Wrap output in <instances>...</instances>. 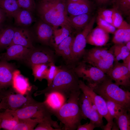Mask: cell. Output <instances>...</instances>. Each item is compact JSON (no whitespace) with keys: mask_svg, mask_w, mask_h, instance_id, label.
Segmentation results:
<instances>
[{"mask_svg":"<svg viewBox=\"0 0 130 130\" xmlns=\"http://www.w3.org/2000/svg\"><path fill=\"white\" fill-rule=\"evenodd\" d=\"M92 88L105 100L115 102L130 111V92L120 87L108 76L102 82Z\"/></svg>","mask_w":130,"mask_h":130,"instance_id":"cell-4","label":"cell"},{"mask_svg":"<svg viewBox=\"0 0 130 130\" xmlns=\"http://www.w3.org/2000/svg\"><path fill=\"white\" fill-rule=\"evenodd\" d=\"M49 64H37L33 65L31 67L34 81L37 80L41 81L43 79H45Z\"/></svg>","mask_w":130,"mask_h":130,"instance_id":"cell-33","label":"cell"},{"mask_svg":"<svg viewBox=\"0 0 130 130\" xmlns=\"http://www.w3.org/2000/svg\"><path fill=\"white\" fill-rule=\"evenodd\" d=\"M109 112L113 118H116L126 110H128L124 107L115 102L106 100Z\"/></svg>","mask_w":130,"mask_h":130,"instance_id":"cell-35","label":"cell"},{"mask_svg":"<svg viewBox=\"0 0 130 130\" xmlns=\"http://www.w3.org/2000/svg\"><path fill=\"white\" fill-rule=\"evenodd\" d=\"M114 7L126 15L130 12V0H112Z\"/></svg>","mask_w":130,"mask_h":130,"instance_id":"cell-36","label":"cell"},{"mask_svg":"<svg viewBox=\"0 0 130 130\" xmlns=\"http://www.w3.org/2000/svg\"><path fill=\"white\" fill-rule=\"evenodd\" d=\"M66 7L68 16H74L90 13L92 5L89 0H80L76 2L66 0Z\"/></svg>","mask_w":130,"mask_h":130,"instance_id":"cell-19","label":"cell"},{"mask_svg":"<svg viewBox=\"0 0 130 130\" xmlns=\"http://www.w3.org/2000/svg\"><path fill=\"white\" fill-rule=\"evenodd\" d=\"M96 127L94 124L90 122L89 123H86L83 125L81 124L79 125L76 130H93Z\"/></svg>","mask_w":130,"mask_h":130,"instance_id":"cell-42","label":"cell"},{"mask_svg":"<svg viewBox=\"0 0 130 130\" xmlns=\"http://www.w3.org/2000/svg\"><path fill=\"white\" fill-rule=\"evenodd\" d=\"M110 0H95L96 3L98 5H101L107 3Z\"/></svg>","mask_w":130,"mask_h":130,"instance_id":"cell-45","label":"cell"},{"mask_svg":"<svg viewBox=\"0 0 130 130\" xmlns=\"http://www.w3.org/2000/svg\"><path fill=\"white\" fill-rule=\"evenodd\" d=\"M128 110H126L121 114L115 119L116 124L120 130H130V117Z\"/></svg>","mask_w":130,"mask_h":130,"instance_id":"cell-34","label":"cell"},{"mask_svg":"<svg viewBox=\"0 0 130 130\" xmlns=\"http://www.w3.org/2000/svg\"><path fill=\"white\" fill-rule=\"evenodd\" d=\"M14 65L5 60H0V91L12 86Z\"/></svg>","mask_w":130,"mask_h":130,"instance_id":"cell-14","label":"cell"},{"mask_svg":"<svg viewBox=\"0 0 130 130\" xmlns=\"http://www.w3.org/2000/svg\"><path fill=\"white\" fill-rule=\"evenodd\" d=\"M0 8L7 16L12 17L21 8L16 0H0Z\"/></svg>","mask_w":130,"mask_h":130,"instance_id":"cell-29","label":"cell"},{"mask_svg":"<svg viewBox=\"0 0 130 130\" xmlns=\"http://www.w3.org/2000/svg\"><path fill=\"white\" fill-rule=\"evenodd\" d=\"M69 0L72 2H76V1H78L80 0Z\"/></svg>","mask_w":130,"mask_h":130,"instance_id":"cell-47","label":"cell"},{"mask_svg":"<svg viewBox=\"0 0 130 130\" xmlns=\"http://www.w3.org/2000/svg\"><path fill=\"white\" fill-rule=\"evenodd\" d=\"M109 51L106 48L98 46L86 50L82 58V61L94 66Z\"/></svg>","mask_w":130,"mask_h":130,"instance_id":"cell-21","label":"cell"},{"mask_svg":"<svg viewBox=\"0 0 130 130\" xmlns=\"http://www.w3.org/2000/svg\"><path fill=\"white\" fill-rule=\"evenodd\" d=\"M15 27L8 26L0 30V49L6 48L12 43Z\"/></svg>","mask_w":130,"mask_h":130,"instance_id":"cell-27","label":"cell"},{"mask_svg":"<svg viewBox=\"0 0 130 130\" xmlns=\"http://www.w3.org/2000/svg\"><path fill=\"white\" fill-rule=\"evenodd\" d=\"M79 84L80 90L89 98L99 114L106 120L107 124L103 125L102 129L105 130H111L114 123L113 119L109 112L106 100L95 92L93 89L85 84L84 81L79 80Z\"/></svg>","mask_w":130,"mask_h":130,"instance_id":"cell-7","label":"cell"},{"mask_svg":"<svg viewBox=\"0 0 130 130\" xmlns=\"http://www.w3.org/2000/svg\"><path fill=\"white\" fill-rule=\"evenodd\" d=\"M34 39L32 31L28 27H15L14 37L11 44H18L31 49L34 47Z\"/></svg>","mask_w":130,"mask_h":130,"instance_id":"cell-16","label":"cell"},{"mask_svg":"<svg viewBox=\"0 0 130 130\" xmlns=\"http://www.w3.org/2000/svg\"><path fill=\"white\" fill-rule=\"evenodd\" d=\"M106 75L119 86H130V71L123 63L115 61L113 67Z\"/></svg>","mask_w":130,"mask_h":130,"instance_id":"cell-12","label":"cell"},{"mask_svg":"<svg viewBox=\"0 0 130 130\" xmlns=\"http://www.w3.org/2000/svg\"><path fill=\"white\" fill-rule=\"evenodd\" d=\"M125 44L128 49L130 51V41L126 42Z\"/></svg>","mask_w":130,"mask_h":130,"instance_id":"cell-46","label":"cell"},{"mask_svg":"<svg viewBox=\"0 0 130 130\" xmlns=\"http://www.w3.org/2000/svg\"><path fill=\"white\" fill-rule=\"evenodd\" d=\"M1 109H1V107L0 106V110Z\"/></svg>","mask_w":130,"mask_h":130,"instance_id":"cell-48","label":"cell"},{"mask_svg":"<svg viewBox=\"0 0 130 130\" xmlns=\"http://www.w3.org/2000/svg\"><path fill=\"white\" fill-rule=\"evenodd\" d=\"M60 67L56 66L54 62L51 63L49 64L48 68L45 78L47 81V86L50 85L51 83L58 72Z\"/></svg>","mask_w":130,"mask_h":130,"instance_id":"cell-37","label":"cell"},{"mask_svg":"<svg viewBox=\"0 0 130 130\" xmlns=\"http://www.w3.org/2000/svg\"><path fill=\"white\" fill-rule=\"evenodd\" d=\"M79 78L71 70L62 68L60 69L51 84L43 90L36 91L34 96L57 92L65 95L68 99L73 91L80 90Z\"/></svg>","mask_w":130,"mask_h":130,"instance_id":"cell-3","label":"cell"},{"mask_svg":"<svg viewBox=\"0 0 130 130\" xmlns=\"http://www.w3.org/2000/svg\"><path fill=\"white\" fill-rule=\"evenodd\" d=\"M20 7L33 13L36 10L35 0H16Z\"/></svg>","mask_w":130,"mask_h":130,"instance_id":"cell-41","label":"cell"},{"mask_svg":"<svg viewBox=\"0 0 130 130\" xmlns=\"http://www.w3.org/2000/svg\"><path fill=\"white\" fill-rule=\"evenodd\" d=\"M6 16H7L5 13L2 11L0 12V30L2 24L4 21Z\"/></svg>","mask_w":130,"mask_h":130,"instance_id":"cell-44","label":"cell"},{"mask_svg":"<svg viewBox=\"0 0 130 130\" xmlns=\"http://www.w3.org/2000/svg\"><path fill=\"white\" fill-rule=\"evenodd\" d=\"M18 119L10 110H6L4 112H0V129L13 130Z\"/></svg>","mask_w":130,"mask_h":130,"instance_id":"cell-24","label":"cell"},{"mask_svg":"<svg viewBox=\"0 0 130 130\" xmlns=\"http://www.w3.org/2000/svg\"><path fill=\"white\" fill-rule=\"evenodd\" d=\"M109 38V33L98 26L93 29L88 34L87 43L96 46L102 47L108 42Z\"/></svg>","mask_w":130,"mask_h":130,"instance_id":"cell-17","label":"cell"},{"mask_svg":"<svg viewBox=\"0 0 130 130\" xmlns=\"http://www.w3.org/2000/svg\"><path fill=\"white\" fill-rule=\"evenodd\" d=\"M44 101L53 113L60 109L66 102L68 98L62 94L53 92L44 95Z\"/></svg>","mask_w":130,"mask_h":130,"instance_id":"cell-22","label":"cell"},{"mask_svg":"<svg viewBox=\"0 0 130 130\" xmlns=\"http://www.w3.org/2000/svg\"><path fill=\"white\" fill-rule=\"evenodd\" d=\"M13 130H33L42 120L36 118L18 119Z\"/></svg>","mask_w":130,"mask_h":130,"instance_id":"cell-30","label":"cell"},{"mask_svg":"<svg viewBox=\"0 0 130 130\" xmlns=\"http://www.w3.org/2000/svg\"><path fill=\"white\" fill-rule=\"evenodd\" d=\"M73 69L79 78L86 80L87 85L91 88L100 84L107 76L97 67L82 61L77 63Z\"/></svg>","mask_w":130,"mask_h":130,"instance_id":"cell-8","label":"cell"},{"mask_svg":"<svg viewBox=\"0 0 130 130\" xmlns=\"http://www.w3.org/2000/svg\"><path fill=\"white\" fill-rule=\"evenodd\" d=\"M11 110L18 119L36 118L54 123L57 122L52 119L53 113L44 101L39 102L33 99L22 107L15 110Z\"/></svg>","mask_w":130,"mask_h":130,"instance_id":"cell-5","label":"cell"},{"mask_svg":"<svg viewBox=\"0 0 130 130\" xmlns=\"http://www.w3.org/2000/svg\"><path fill=\"white\" fill-rule=\"evenodd\" d=\"M96 20L95 16L91 17L86 25L74 37L72 47L73 63H77L82 58L86 51L87 36L93 29Z\"/></svg>","mask_w":130,"mask_h":130,"instance_id":"cell-9","label":"cell"},{"mask_svg":"<svg viewBox=\"0 0 130 130\" xmlns=\"http://www.w3.org/2000/svg\"><path fill=\"white\" fill-rule=\"evenodd\" d=\"M112 39L114 44H125L130 41V27L117 29L114 33Z\"/></svg>","mask_w":130,"mask_h":130,"instance_id":"cell-31","label":"cell"},{"mask_svg":"<svg viewBox=\"0 0 130 130\" xmlns=\"http://www.w3.org/2000/svg\"><path fill=\"white\" fill-rule=\"evenodd\" d=\"M114 11L113 8L112 9L101 8L98 11V16L112 25Z\"/></svg>","mask_w":130,"mask_h":130,"instance_id":"cell-38","label":"cell"},{"mask_svg":"<svg viewBox=\"0 0 130 130\" xmlns=\"http://www.w3.org/2000/svg\"><path fill=\"white\" fill-rule=\"evenodd\" d=\"M0 59H1V56H0Z\"/></svg>","mask_w":130,"mask_h":130,"instance_id":"cell-49","label":"cell"},{"mask_svg":"<svg viewBox=\"0 0 130 130\" xmlns=\"http://www.w3.org/2000/svg\"><path fill=\"white\" fill-rule=\"evenodd\" d=\"M33 86H30L28 79L21 74L19 71H15L12 86L15 92L25 95Z\"/></svg>","mask_w":130,"mask_h":130,"instance_id":"cell-20","label":"cell"},{"mask_svg":"<svg viewBox=\"0 0 130 130\" xmlns=\"http://www.w3.org/2000/svg\"><path fill=\"white\" fill-rule=\"evenodd\" d=\"M32 31L34 39L41 44L46 46L52 45L53 28L41 20L37 22Z\"/></svg>","mask_w":130,"mask_h":130,"instance_id":"cell-13","label":"cell"},{"mask_svg":"<svg viewBox=\"0 0 130 130\" xmlns=\"http://www.w3.org/2000/svg\"><path fill=\"white\" fill-rule=\"evenodd\" d=\"M66 0H40L36 10L40 20L53 28L69 25L66 7Z\"/></svg>","mask_w":130,"mask_h":130,"instance_id":"cell-1","label":"cell"},{"mask_svg":"<svg viewBox=\"0 0 130 130\" xmlns=\"http://www.w3.org/2000/svg\"><path fill=\"white\" fill-rule=\"evenodd\" d=\"M110 50L113 53L115 61H116L123 60L130 54V51L124 43L115 44Z\"/></svg>","mask_w":130,"mask_h":130,"instance_id":"cell-32","label":"cell"},{"mask_svg":"<svg viewBox=\"0 0 130 130\" xmlns=\"http://www.w3.org/2000/svg\"><path fill=\"white\" fill-rule=\"evenodd\" d=\"M114 61V56L112 51L110 50L93 66L98 68L106 74L113 67Z\"/></svg>","mask_w":130,"mask_h":130,"instance_id":"cell-28","label":"cell"},{"mask_svg":"<svg viewBox=\"0 0 130 130\" xmlns=\"http://www.w3.org/2000/svg\"><path fill=\"white\" fill-rule=\"evenodd\" d=\"M6 49V52L0 55V60L8 62L13 60L24 61L30 49L18 44H11Z\"/></svg>","mask_w":130,"mask_h":130,"instance_id":"cell-15","label":"cell"},{"mask_svg":"<svg viewBox=\"0 0 130 130\" xmlns=\"http://www.w3.org/2000/svg\"><path fill=\"white\" fill-rule=\"evenodd\" d=\"M78 102L84 119L88 118L96 127L102 128L103 126V117L99 114L89 98L83 93H81Z\"/></svg>","mask_w":130,"mask_h":130,"instance_id":"cell-10","label":"cell"},{"mask_svg":"<svg viewBox=\"0 0 130 130\" xmlns=\"http://www.w3.org/2000/svg\"><path fill=\"white\" fill-rule=\"evenodd\" d=\"M113 8L112 25L116 29H118L122 26L126 21L124 20L121 12L115 8Z\"/></svg>","mask_w":130,"mask_h":130,"instance_id":"cell-39","label":"cell"},{"mask_svg":"<svg viewBox=\"0 0 130 130\" xmlns=\"http://www.w3.org/2000/svg\"><path fill=\"white\" fill-rule=\"evenodd\" d=\"M16 27H28L34 21L33 13L27 10L20 8L13 15Z\"/></svg>","mask_w":130,"mask_h":130,"instance_id":"cell-23","label":"cell"},{"mask_svg":"<svg viewBox=\"0 0 130 130\" xmlns=\"http://www.w3.org/2000/svg\"><path fill=\"white\" fill-rule=\"evenodd\" d=\"M80 90L72 92L66 102L53 115L63 124L62 129L65 130H75L81 124L84 119L79 106L78 100Z\"/></svg>","mask_w":130,"mask_h":130,"instance_id":"cell-2","label":"cell"},{"mask_svg":"<svg viewBox=\"0 0 130 130\" xmlns=\"http://www.w3.org/2000/svg\"><path fill=\"white\" fill-rule=\"evenodd\" d=\"M51 52L46 49L34 47L30 49L24 60L30 67L39 64H48L54 62V58Z\"/></svg>","mask_w":130,"mask_h":130,"instance_id":"cell-11","label":"cell"},{"mask_svg":"<svg viewBox=\"0 0 130 130\" xmlns=\"http://www.w3.org/2000/svg\"><path fill=\"white\" fill-rule=\"evenodd\" d=\"M96 19L98 26L109 33L114 34L116 28L113 25L98 16Z\"/></svg>","mask_w":130,"mask_h":130,"instance_id":"cell-40","label":"cell"},{"mask_svg":"<svg viewBox=\"0 0 130 130\" xmlns=\"http://www.w3.org/2000/svg\"><path fill=\"white\" fill-rule=\"evenodd\" d=\"M123 60L122 63L130 71V54Z\"/></svg>","mask_w":130,"mask_h":130,"instance_id":"cell-43","label":"cell"},{"mask_svg":"<svg viewBox=\"0 0 130 130\" xmlns=\"http://www.w3.org/2000/svg\"><path fill=\"white\" fill-rule=\"evenodd\" d=\"M74 37L71 34L54 48L55 53L68 63H73L72 47Z\"/></svg>","mask_w":130,"mask_h":130,"instance_id":"cell-18","label":"cell"},{"mask_svg":"<svg viewBox=\"0 0 130 130\" xmlns=\"http://www.w3.org/2000/svg\"><path fill=\"white\" fill-rule=\"evenodd\" d=\"M37 89L34 85L25 95L17 92L14 93L10 90L1 91H0V106L2 109L5 110H15L19 109L33 99L32 95Z\"/></svg>","mask_w":130,"mask_h":130,"instance_id":"cell-6","label":"cell"},{"mask_svg":"<svg viewBox=\"0 0 130 130\" xmlns=\"http://www.w3.org/2000/svg\"><path fill=\"white\" fill-rule=\"evenodd\" d=\"M91 17L90 13L74 16H68V20L72 28L82 29L88 23Z\"/></svg>","mask_w":130,"mask_h":130,"instance_id":"cell-25","label":"cell"},{"mask_svg":"<svg viewBox=\"0 0 130 130\" xmlns=\"http://www.w3.org/2000/svg\"><path fill=\"white\" fill-rule=\"evenodd\" d=\"M60 27V28H53V43L52 45L53 48L71 34L72 28L70 25H66Z\"/></svg>","mask_w":130,"mask_h":130,"instance_id":"cell-26","label":"cell"}]
</instances>
